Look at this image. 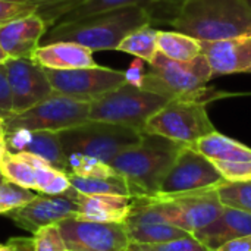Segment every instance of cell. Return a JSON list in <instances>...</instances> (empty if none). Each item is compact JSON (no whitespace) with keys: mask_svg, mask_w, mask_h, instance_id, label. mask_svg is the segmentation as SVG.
<instances>
[{"mask_svg":"<svg viewBox=\"0 0 251 251\" xmlns=\"http://www.w3.org/2000/svg\"><path fill=\"white\" fill-rule=\"evenodd\" d=\"M0 169L4 179L35 191L37 169L21 153H10L6 150L0 160Z\"/></svg>","mask_w":251,"mask_h":251,"instance_id":"27","label":"cell"},{"mask_svg":"<svg viewBox=\"0 0 251 251\" xmlns=\"http://www.w3.org/2000/svg\"><path fill=\"white\" fill-rule=\"evenodd\" d=\"M157 49L163 56L181 62L193 60L201 54V44L197 38L174 29H159Z\"/></svg>","mask_w":251,"mask_h":251,"instance_id":"23","label":"cell"},{"mask_svg":"<svg viewBox=\"0 0 251 251\" xmlns=\"http://www.w3.org/2000/svg\"><path fill=\"white\" fill-rule=\"evenodd\" d=\"M35 196V191L24 188L6 179L0 184V213L6 215L12 210L19 209L34 200Z\"/></svg>","mask_w":251,"mask_h":251,"instance_id":"30","label":"cell"},{"mask_svg":"<svg viewBox=\"0 0 251 251\" xmlns=\"http://www.w3.org/2000/svg\"><path fill=\"white\" fill-rule=\"evenodd\" d=\"M0 251H13V244H12V241L9 240L6 244H1V246H0Z\"/></svg>","mask_w":251,"mask_h":251,"instance_id":"42","label":"cell"},{"mask_svg":"<svg viewBox=\"0 0 251 251\" xmlns=\"http://www.w3.org/2000/svg\"><path fill=\"white\" fill-rule=\"evenodd\" d=\"M75 190L71 187L66 193L57 196L37 194L28 204L6 213L18 226L35 232L49 225H57L66 218H74L76 213Z\"/></svg>","mask_w":251,"mask_h":251,"instance_id":"14","label":"cell"},{"mask_svg":"<svg viewBox=\"0 0 251 251\" xmlns=\"http://www.w3.org/2000/svg\"><path fill=\"white\" fill-rule=\"evenodd\" d=\"M90 103L53 91L49 97L21 113L4 118V134L13 129L60 132L90 121Z\"/></svg>","mask_w":251,"mask_h":251,"instance_id":"8","label":"cell"},{"mask_svg":"<svg viewBox=\"0 0 251 251\" xmlns=\"http://www.w3.org/2000/svg\"><path fill=\"white\" fill-rule=\"evenodd\" d=\"M193 235L209 250L215 251L231 240L251 235V213L224 206L222 213L212 224Z\"/></svg>","mask_w":251,"mask_h":251,"instance_id":"19","label":"cell"},{"mask_svg":"<svg viewBox=\"0 0 251 251\" xmlns=\"http://www.w3.org/2000/svg\"><path fill=\"white\" fill-rule=\"evenodd\" d=\"M247 74H251V66L249 68V69H247Z\"/></svg>","mask_w":251,"mask_h":251,"instance_id":"45","label":"cell"},{"mask_svg":"<svg viewBox=\"0 0 251 251\" xmlns=\"http://www.w3.org/2000/svg\"><path fill=\"white\" fill-rule=\"evenodd\" d=\"M212 76L247 72L251 66V32L231 38L200 41Z\"/></svg>","mask_w":251,"mask_h":251,"instance_id":"15","label":"cell"},{"mask_svg":"<svg viewBox=\"0 0 251 251\" xmlns=\"http://www.w3.org/2000/svg\"><path fill=\"white\" fill-rule=\"evenodd\" d=\"M129 249L138 251H212L203 246L194 235L159 244H129Z\"/></svg>","mask_w":251,"mask_h":251,"instance_id":"31","label":"cell"},{"mask_svg":"<svg viewBox=\"0 0 251 251\" xmlns=\"http://www.w3.org/2000/svg\"><path fill=\"white\" fill-rule=\"evenodd\" d=\"M4 151H6V147H4V143L1 141V143H0V160H1V156L4 154ZM3 181H6V179H4V176H3V174H1V169H0V184H1Z\"/></svg>","mask_w":251,"mask_h":251,"instance_id":"41","label":"cell"},{"mask_svg":"<svg viewBox=\"0 0 251 251\" xmlns=\"http://www.w3.org/2000/svg\"><path fill=\"white\" fill-rule=\"evenodd\" d=\"M247 3H249V4H250V7H251V0H247Z\"/></svg>","mask_w":251,"mask_h":251,"instance_id":"46","label":"cell"},{"mask_svg":"<svg viewBox=\"0 0 251 251\" xmlns=\"http://www.w3.org/2000/svg\"><path fill=\"white\" fill-rule=\"evenodd\" d=\"M65 154L79 153L110 163L119 153L137 146L143 131L131 126L88 121L82 125L57 132Z\"/></svg>","mask_w":251,"mask_h":251,"instance_id":"6","label":"cell"},{"mask_svg":"<svg viewBox=\"0 0 251 251\" xmlns=\"http://www.w3.org/2000/svg\"><path fill=\"white\" fill-rule=\"evenodd\" d=\"M69 174L87 176V178H104L112 176L116 174V171L109 165L104 163L96 157L84 156L79 153H71L66 156Z\"/></svg>","mask_w":251,"mask_h":251,"instance_id":"28","label":"cell"},{"mask_svg":"<svg viewBox=\"0 0 251 251\" xmlns=\"http://www.w3.org/2000/svg\"><path fill=\"white\" fill-rule=\"evenodd\" d=\"M46 74L53 91L88 103L125 84L124 71L100 65L63 71L46 69Z\"/></svg>","mask_w":251,"mask_h":251,"instance_id":"11","label":"cell"},{"mask_svg":"<svg viewBox=\"0 0 251 251\" xmlns=\"http://www.w3.org/2000/svg\"><path fill=\"white\" fill-rule=\"evenodd\" d=\"M12 115V91L9 87L7 75L3 63L0 65V116L7 118Z\"/></svg>","mask_w":251,"mask_h":251,"instance_id":"36","label":"cell"},{"mask_svg":"<svg viewBox=\"0 0 251 251\" xmlns=\"http://www.w3.org/2000/svg\"><path fill=\"white\" fill-rule=\"evenodd\" d=\"M225 179L216 165L196 151L190 146H184L175 162L163 176L156 197H172L185 193L212 190L219 187Z\"/></svg>","mask_w":251,"mask_h":251,"instance_id":"9","label":"cell"},{"mask_svg":"<svg viewBox=\"0 0 251 251\" xmlns=\"http://www.w3.org/2000/svg\"><path fill=\"white\" fill-rule=\"evenodd\" d=\"M68 175H69L71 187L81 194H90V196L113 194V196L132 197L129 184L118 172L112 176H104V178H87V176H79L74 174H68Z\"/></svg>","mask_w":251,"mask_h":251,"instance_id":"24","label":"cell"},{"mask_svg":"<svg viewBox=\"0 0 251 251\" xmlns=\"http://www.w3.org/2000/svg\"><path fill=\"white\" fill-rule=\"evenodd\" d=\"M141 88L160 94L169 100L182 96H190L206 88V84L213 78L210 66L203 54L193 60H172L162 53L147 63Z\"/></svg>","mask_w":251,"mask_h":251,"instance_id":"7","label":"cell"},{"mask_svg":"<svg viewBox=\"0 0 251 251\" xmlns=\"http://www.w3.org/2000/svg\"><path fill=\"white\" fill-rule=\"evenodd\" d=\"M184 144L143 132L141 141L119 153L109 165L129 184L132 197L154 196Z\"/></svg>","mask_w":251,"mask_h":251,"instance_id":"3","label":"cell"},{"mask_svg":"<svg viewBox=\"0 0 251 251\" xmlns=\"http://www.w3.org/2000/svg\"><path fill=\"white\" fill-rule=\"evenodd\" d=\"M163 24L199 41L224 40L250 34L251 7L247 0H187Z\"/></svg>","mask_w":251,"mask_h":251,"instance_id":"1","label":"cell"},{"mask_svg":"<svg viewBox=\"0 0 251 251\" xmlns=\"http://www.w3.org/2000/svg\"><path fill=\"white\" fill-rule=\"evenodd\" d=\"M66 250L126 251L129 238L125 224L91 222L66 218L57 224Z\"/></svg>","mask_w":251,"mask_h":251,"instance_id":"12","label":"cell"},{"mask_svg":"<svg viewBox=\"0 0 251 251\" xmlns=\"http://www.w3.org/2000/svg\"><path fill=\"white\" fill-rule=\"evenodd\" d=\"M144 60L141 59H135L129 68L126 71H124L125 74V82L131 84V85H135V87H140L141 88V84H143V78H144V74H146V68H144Z\"/></svg>","mask_w":251,"mask_h":251,"instance_id":"37","label":"cell"},{"mask_svg":"<svg viewBox=\"0 0 251 251\" xmlns=\"http://www.w3.org/2000/svg\"><path fill=\"white\" fill-rule=\"evenodd\" d=\"M34 251H66L57 225H49L34 232Z\"/></svg>","mask_w":251,"mask_h":251,"instance_id":"32","label":"cell"},{"mask_svg":"<svg viewBox=\"0 0 251 251\" xmlns=\"http://www.w3.org/2000/svg\"><path fill=\"white\" fill-rule=\"evenodd\" d=\"M196 151L212 162H240L251 160V149L246 144L229 138L218 131L197 140L191 144Z\"/></svg>","mask_w":251,"mask_h":251,"instance_id":"21","label":"cell"},{"mask_svg":"<svg viewBox=\"0 0 251 251\" xmlns=\"http://www.w3.org/2000/svg\"><path fill=\"white\" fill-rule=\"evenodd\" d=\"M46 31L44 19L37 12L29 13L0 26V47L9 59H31Z\"/></svg>","mask_w":251,"mask_h":251,"instance_id":"16","label":"cell"},{"mask_svg":"<svg viewBox=\"0 0 251 251\" xmlns=\"http://www.w3.org/2000/svg\"><path fill=\"white\" fill-rule=\"evenodd\" d=\"M31 60L44 69H78L90 68L97 63L93 59V51L81 44L71 41H54L40 44L32 53Z\"/></svg>","mask_w":251,"mask_h":251,"instance_id":"20","label":"cell"},{"mask_svg":"<svg viewBox=\"0 0 251 251\" xmlns=\"http://www.w3.org/2000/svg\"><path fill=\"white\" fill-rule=\"evenodd\" d=\"M213 91L203 88L199 93L169 100L146 124L147 134H156L184 146H191L197 140L215 132L206 104L218 97Z\"/></svg>","mask_w":251,"mask_h":251,"instance_id":"4","label":"cell"},{"mask_svg":"<svg viewBox=\"0 0 251 251\" xmlns=\"http://www.w3.org/2000/svg\"><path fill=\"white\" fill-rule=\"evenodd\" d=\"M7 59H9V57H7V54H6V53L3 51V49L0 47V65H1V63H4Z\"/></svg>","mask_w":251,"mask_h":251,"instance_id":"44","label":"cell"},{"mask_svg":"<svg viewBox=\"0 0 251 251\" xmlns=\"http://www.w3.org/2000/svg\"><path fill=\"white\" fill-rule=\"evenodd\" d=\"M159 0H66L60 3L41 4L37 7V13L44 19L47 28L56 24H65L78 21L100 12L128 6H150Z\"/></svg>","mask_w":251,"mask_h":251,"instance_id":"17","label":"cell"},{"mask_svg":"<svg viewBox=\"0 0 251 251\" xmlns=\"http://www.w3.org/2000/svg\"><path fill=\"white\" fill-rule=\"evenodd\" d=\"M126 251H138V250H131V249H128V250Z\"/></svg>","mask_w":251,"mask_h":251,"instance_id":"47","label":"cell"},{"mask_svg":"<svg viewBox=\"0 0 251 251\" xmlns=\"http://www.w3.org/2000/svg\"><path fill=\"white\" fill-rule=\"evenodd\" d=\"M146 25H151L147 9L144 6H128L100 12L72 22L56 24L47 28L40 44L71 41L91 51L116 50L128 34Z\"/></svg>","mask_w":251,"mask_h":251,"instance_id":"2","label":"cell"},{"mask_svg":"<svg viewBox=\"0 0 251 251\" xmlns=\"http://www.w3.org/2000/svg\"><path fill=\"white\" fill-rule=\"evenodd\" d=\"M126 232L131 244H159V243H166V241L191 235L190 232L178 226H174L171 224L134 225V226H126Z\"/></svg>","mask_w":251,"mask_h":251,"instance_id":"26","label":"cell"},{"mask_svg":"<svg viewBox=\"0 0 251 251\" xmlns=\"http://www.w3.org/2000/svg\"><path fill=\"white\" fill-rule=\"evenodd\" d=\"M76 213L74 218L91 222L124 224L128 218L132 197L113 194H81L75 191Z\"/></svg>","mask_w":251,"mask_h":251,"instance_id":"18","label":"cell"},{"mask_svg":"<svg viewBox=\"0 0 251 251\" xmlns=\"http://www.w3.org/2000/svg\"><path fill=\"white\" fill-rule=\"evenodd\" d=\"M4 138V118L0 116V140L3 141Z\"/></svg>","mask_w":251,"mask_h":251,"instance_id":"43","label":"cell"},{"mask_svg":"<svg viewBox=\"0 0 251 251\" xmlns=\"http://www.w3.org/2000/svg\"><path fill=\"white\" fill-rule=\"evenodd\" d=\"M22 151L35 154V156L44 159L46 162H49L56 169H60V171L69 174L66 154L63 151V147L60 144L57 132L31 131L28 135V140L25 141Z\"/></svg>","mask_w":251,"mask_h":251,"instance_id":"22","label":"cell"},{"mask_svg":"<svg viewBox=\"0 0 251 251\" xmlns=\"http://www.w3.org/2000/svg\"><path fill=\"white\" fill-rule=\"evenodd\" d=\"M215 251H251V235L231 240Z\"/></svg>","mask_w":251,"mask_h":251,"instance_id":"38","label":"cell"},{"mask_svg":"<svg viewBox=\"0 0 251 251\" xmlns=\"http://www.w3.org/2000/svg\"><path fill=\"white\" fill-rule=\"evenodd\" d=\"M37 7L29 0H0V26L37 12Z\"/></svg>","mask_w":251,"mask_h":251,"instance_id":"33","label":"cell"},{"mask_svg":"<svg viewBox=\"0 0 251 251\" xmlns=\"http://www.w3.org/2000/svg\"><path fill=\"white\" fill-rule=\"evenodd\" d=\"M169 99L128 82L90 101V121L116 124L144 131L147 121Z\"/></svg>","mask_w":251,"mask_h":251,"instance_id":"5","label":"cell"},{"mask_svg":"<svg viewBox=\"0 0 251 251\" xmlns=\"http://www.w3.org/2000/svg\"><path fill=\"white\" fill-rule=\"evenodd\" d=\"M218 196L224 206L251 213V181L228 182L218 187Z\"/></svg>","mask_w":251,"mask_h":251,"instance_id":"29","label":"cell"},{"mask_svg":"<svg viewBox=\"0 0 251 251\" xmlns=\"http://www.w3.org/2000/svg\"><path fill=\"white\" fill-rule=\"evenodd\" d=\"M222 178L228 182L251 181V160L240 162H213Z\"/></svg>","mask_w":251,"mask_h":251,"instance_id":"34","label":"cell"},{"mask_svg":"<svg viewBox=\"0 0 251 251\" xmlns=\"http://www.w3.org/2000/svg\"><path fill=\"white\" fill-rule=\"evenodd\" d=\"M157 34L159 29L154 28L153 25H146L141 26L131 34H128L118 46L116 50L132 54L146 63H150L154 56L159 53L157 49Z\"/></svg>","mask_w":251,"mask_h":251,"instance_id":"25","label":"cell"},{"mask_svg":"<svg viewBox=\"0 0 251 251\" xmlns=\"http://www.w3.org/2000/svg\"><path fill=\"white\" fill-rule=\"evenodd\" d=\"M32 3H35L37 6H41V4H51V3H60V1H66V0H29Z\"/></svg>","mask_w":251,"mask_h":251,"instance_id":"40","label":"cell"},{"mask_svg":"<svg viewBox=\"0 0 251 251\" xmlns=\"http://www.w3.org/2000/svg\"><path fill=\"white\" fill-rule=\"evenodd\" d=\"M3 66L12 91V113L25 112L53 93L46 69L34 60L7 59Z\"/></svg>","mask_w":251,"mask_h":251,"instance_id":"13","label":"cell"},{"mask_svg":"<svg viewBox=\"0 0 251 251\" xmlns=\"http://www.w3.org/2000/svg\"><path fill=\"white\" fill-rule=\"evenodd\" d=\"M151 197L156 200L166 224L178 226L191 235L212 224L224 210V204L218 196V187L172 197Z\"/></svg>","mask_w":251,"mask_h":251,"instance_id":"10","label":"cell"},{"mask_svg":"<svg viewBox=\"0 0 251 251\" xmlns=\"http://www.w3.org/2000/svg\"><path fill=\"white\" fill-rule=\"evenodd\" d=\"M66 251H74V250H66Z\"/></svg>","mask_w":251,"mask_h":251,"instance_id":"48","label":"cell"},{"mask_svg":"<svg viewBox=\"0 0 251 251\" xmlns=\"http://www.w3.org/2000/svg\"><path fill=\"white\" fill-rule=\"evenodd\" d=\"M13 244V251H34V240L32 238H24V237H15L10 238Z\"/></svg>","mask_w":251,"mask_h":251,"instance_id":"39","label":"cell"},{"mask_svg":"<svg viewBox=\"0 0 251 251\" xmlns=\"http://www.w3.org/2000/svg\"><path fill=\"white\" fill-rule=\"evenodd\" d=\"M0 143H1V140H0Z\"/></svg>","mask_w":251,"mask_h":251,"instance_id":"49","label":"cell"},{"mask_svg":"<svg viewBox=\"0 0 251 251\" xmlns=\"http://www.w3.org/2000/svg\"><path fill=\"white\" fill-rule=\"evenodd\" d=\"M184 1H187V0H159L156 3L147 6L146 9L150 13L151 25H153V22H162L163 24V21L169 15V12Z\"/></svg>","mask_w":251,"mask_h":251,"instance_id":"35","label":"cell"}]
</instances>
